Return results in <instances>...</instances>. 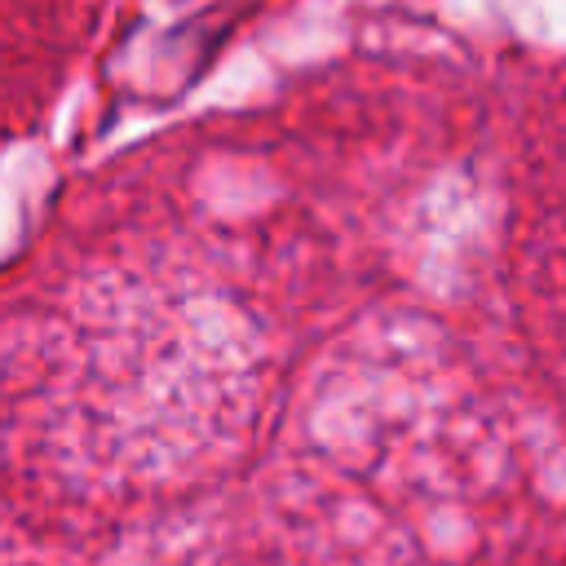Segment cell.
Returning <instances> with one entry per match:
<instances>
[]
</instances>
